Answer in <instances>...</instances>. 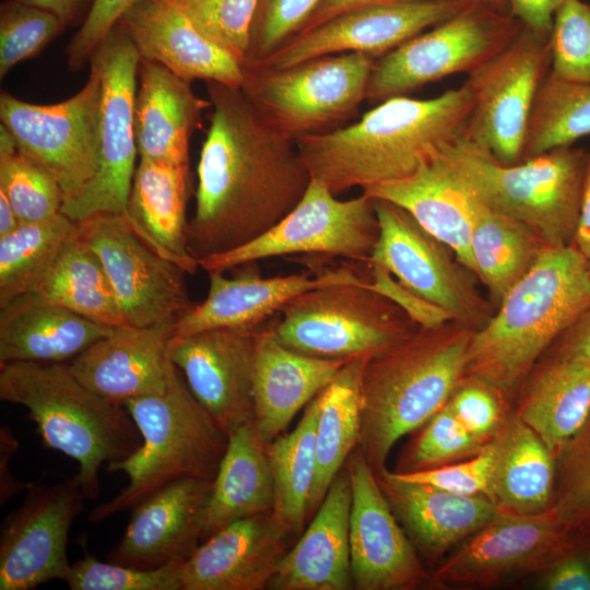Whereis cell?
Returning <instances> with one entry per match:
<instances>
[{
  "mask_svg": "<svg viewBox=\"0 0 590 590\" xmlns=\"http://www.w3.org/2000/svg\"><path fill=\"white\" fill-rule=\"evenodd\" d=\"M473 3H479L491 8L500 13L509 14V7L507 0H465Z\"/></svg>",
  "mask_w": 590,
  "mask_h": 590,
  "instance_id": "cell-63",
  "label": "cell"
},
{
  "mask_svg": "<svg viewBox=\"0 0 590 590\" xmlns=\"http://www.w3.org/2000/svg\"><path fill=\"white\" fill-rule=\"evenodd\" d=\"M574 245L587 259L590 255V151L587 152L580 220Z\"/></svg>",
  "mask_w": 590,
  "mask_h": 590,
  "instance_id": "cell-61",
  "label": "cell"
},
{
  "mask_svg": "<svg viewBox=\"0 0 590 590\" xmlns=\"http://www.w3.org/2000/svg\"><path fill=\"white\" fill-rule=\"evenodd\" d=\"M274 486L267 456L253 420L228 436V444L213 480L202 541L222 528L271 511Z\"/></svg>",
  "mask_w": 590,
  "mask_h": 590,
  "instance_id": "cell-35",
  "label": "cell"
},
{
  "mask_svg": "<svg viewBox=\"0 0 590 590\" xmlns=\"http://www.w3.org/2000/svg\"><path fill=\"white\" fill-rule=\"evenodd\" d=\"M418 328L368 281L307 291L285 304L274 319L275 335L288 349L344 361L376 356Z\"/></svg>",
  "mask_w": 590,
  "mask_h": 590,
  "instance_id": "cell-8",
  "label": "cell"
},
{
  "mask_svg": "<svg viewBox=\"0 0 590 590\" xmlns=\"http://www.w3.org/2000/svg\"><path fill=\"white\" fill-rule=\"evenodd\" d=\"M85 497L75 477L35 482L0 528V590H32L68 577L69 531Z\"/></svg>",
  "mask_w": 590,
  "mask_h": 590,
  "instance_id": "cell-17",
  "label": "cell"
},
{
  "mask_svg": "<svg viewBox=\"0 0 590 590\" xmlns=\"http://www.w3.org/2000/svg\"><path fill=\"white\" fill-rule=\"evenodd\" d=\"M495 460L488 498L502 510L532 515L550 509L555 483V455L516 413L506 416L492 439Z\"/></svg>",
  "mask_w": 590,
  "mask_h": 590,
  "instance_id": "cell-34",
  "label": "cell"
},
{
  "mask_svg": "<svg viewBox=\"0 0 590 590\" xmlns=\"http://www.w3.org/2000/svg\"><path fill=\"white\" fill-rule=\"evenodd\" d=\"M259 327L211 329L174 337L172 341L174 364L192 394L227 436L253 420Z\"/></svg>",
  "mask_w": 590,
  "mask_h": 590,
  "instance_id": "cell-21",
  "label": "cell"
},
{
  "mask_svg": "<svg viewBox=\"0 0 590 590\" xmlns=\"http://www.w3.org/2000/svg\"><path fill=\"white\" fill-rule=\"evenodd\" d=\"M274 319L275 315L258 329L253 368V424L266 445L284 434L295 415L349 362L288 349L275 335Z\"/></svg>",
  "mask_w": 590,
  "mask_h": 590,
  "instance_id": "cell-27",
  "label": "cell"
},
{
  "mask_svg": "<svg viewBox=\"0 0 590 590\" xmlns=\"http://www.w3.org/2000/svg\"><path fill=\"white\" fill-rule=\"evenodd\" d=\"M434 156L412 174L362 192L403 208L474 274L471 235L481 203Z\"/></svg>",
  "mask_w": 590,
  "mask_h": 590,
  "instance_id": "cell-33",
  "label": "cell"
},
{
  "mask_svg": "<svg viewBox=\"0 0 590 590\" xmlns=\"http://www.w3.org/2000/svg\"><path fill=\"white\" fill-rule=\"evenodd\" d=\"M551 72L564 80L590 82V4L568 0L556 12L550 33Z\"/></svg>",
  "mask_w": 590,
  "mask_h": 590,
  "instance_id": "cell-49",
  "label": "cell"
},
{
  "mask_svg": "<svg viewBox=\"0 0 590 590\" xmlns=\"http://www.w3.org/2000/svg\"><path fill=\"white\" fill-rule=\"evenodd\" d=\"M210 101L166 67L141 59L134 101V133L140 158L177 164L189 161L190 139Z\"/></svg>",
  "mask_w": 590,
  "mask_h": 590,
  "instance_id": "cell-32",
  "label": "cell"
},
{
  "mask_svg": "<svg viewBox=\"0 0 590 590\" xmlns=\"http://www.w3.org/2000/svg\"><path fill=\"white\" fill-rule=\"evenodd\" d=\"M0 191L11 202L20 223L48 220L61 213L63 192L54 176L20 152L0 127Z\"/></svg>",
  "mask_w": 590,
  "mask_h": 590,
  "instance_id": "cell-43",
  "label": "cell"
},
{
  "mask_svg": "<svg viewBox=\"0 0 590 590\" xmlns=\"http://www.w3.org/2000/svg\"><path fill=\"white\" fill-rule=\"evenodd\" d=\"M176 1L201 32L229 51L244 67L248 63L260 0Z\"/></svg>",
  "mask_w": 590,
  "mask_h": 590,
  "instance_id": "cell-48",
  "label": "cell"
},
{
  "mask_svg": "<svg viewBox=\"0 0 590 590\" xmlns=\"http://www.w3.org/2000/svg\"><path fill=\"white\" fill-rule=\"evenodd\" d=\"M0 399L24 406L43 444L76 461L75 477L86 500L101 494L102 465L128 458L142 444L125 405L87 388L68 364L1 366Z\"/></svg>",
  "mask_w": 590,
  "mask_h": 590,
  "instance_id": "cell-5",
  "label": "cell"
},
{
  "mask_svg": "<svg viewBox=\"0 0 590 590\" xmlns=\"http://www.w3.org/2000/svg\"><path fill=\"white\" fill-rule=\"evenodd\" d=\"M589 307L586 257L574 244L547 246L496 314L473 331L465 376L488 382L506 397Z\"/></svg>",
  "mask_w": 590,
  "mask_h": 590,
  "instance_id": "cell-3",
  "label": "cell"
},
{
  "mask_svg": "<svg viewBox=\"0 0 590 590\" xmlns=\"http://www.w3.org/2000/svg\"><path fill=\"white\" fill-rule=\"evenodd\" d=\"M123 405L142 444L128 458L107 464V471L125 473L128 484L90 511L92 523L131 510L174 481H213L228 444L227 434L196 399L180 373L164 393L134 398Z\"/></svg>",
  "mask_w": 590,
  "mask_h": 590,
  "instance_id": "cell-7",
  "label": "cell"
},
{
  "mask_svg": "<svg viewBox=\"0 0 590 590\" xmlns=\"http://www.w3.org/2000/svg\"><path fill=\"white\" fill-rule=\"evenodd\" d=\"M35 5L56 14L67 26L78 21L92 5L93 0H14Z\"/></svg>",
  "mask_w": 590,
  "mask_h": 590,
  "instance_id": "cell-60",
  "label": "cell"
},
{
  "mask_svg": "<svg viewBox=\"0 0 590 590\" xmlns=\"http://www.w3.org/2000/svg\"><path fill=\"white\" fill-rule=\"evenodd\" d=\"M552 354L590 367V307L555 341Z\"/></svg>",
  "mask_w": 590,
  "mask_h": 590,
  "instance_id": "cell-57",
  "label": "cell"
},
{
  "mask_svg": "<svg viewBox=\"0 0 590 590\" xmlns=\"http://www.w3.org/2000/svg\"><path fill=\"white\" fill-rule=\"evenodd\" d=\"M587 152L562 148L504 164L459 137L434 157L485 208L527 225L548 246H568L579 226Z\"/></svg>",
  "mask_w": 590,
  "mask_h": 590,
  "instance_id": "cell-6",
  "label": "cell"
},
{
  "mask_svg": "<svg viewBox=\"0 0 590 590\" xmlns=\"http://www.w3.org/2000/svg\"><path fill=\"white\" fill-rule=\"evenodd\" d=\"M320 1L260 0L246 66L262 61L300 32Z\"/></svg>",
  "mask_w": 590,
  "mask_h": 590,
  "instance_id": "cell-51",
  "label": "cell"
},
{
  "mask_svg": "<svg viewBox=\"0 0 590 590\" xmlns=\"http://www.w3.org/2000/svg\"><path fill=\"white\" fill-rule=\"evenodd\" d=\"M175 324L114 327L69 368L83 385L117 404L164 393L179 374L170 355Z\"/></svg>",
  "mask_w": 590,
  "mask_h": 590,
  "instance_id": "cell-23",
  "label": "cell"
},
{
  "mask_svg": "<svg viewBox=\"0 0 590 590\" xmlns=\"http://www.w3.org/2000/svg\"><path fill=\"white\" fill-rule=\"evenodd\" d=\"M118 25L141 59L155 61L185 81L236 88L244 84V64L201 32L176 0L139 2L125 12Z\"/></svg>",
  "mask_w": 590,
  "mask_h": 590,
  "instance_id": "cell-24",
  "label": "cell"
},
{
  "mask_svg": "<svg viewBox=\"0 0 590 590\" xmlns=\"http://www.w3.org/2000/svg\"><path fill=\"white\" fill-rule=\"evenodd\" d=\"M494 460L495 447L491 440L476 455L459 463L408 473L390 472L394 477L406 482L429 485L460 495L487 496Z\"/></svg>",
  "mask_w": 590,
  "mask_h": 590,
  "instance_id": "cell-52",
  "label": "cell"
},
{
  "mask_svg": "<svg viewBox=\"0 0 590 590\" xmlns=\"http://www.w3.org/2000/svg\"><path fill=\"white\" fill-rule=\"evenodd\" d=\"M473 107L467 83L432 98L393 96L358 120L296 140L311 178L334 194L403 178L461 137Z\"/></svg>",
  "mask_w": 590,
  "mask_h": 590,
  "instance_id": "cell-2",
  "label": "cell"
},
{
  "mask_svg": "<svg viewBox=\"0 0 590 590\" xmlns=\"http://www.w3.org/2000/svg\"><path fill=\"white\" fill-rule=\"evenodd\" d=\"M102 82L90 64L86 84L56 104H33L0 94V121L15 148L45 167L63 192V204L91 182L98 165Z\"/></svg>",
  "mask_w": 590,
  "mask_h": 590,
  "instance_id": "cell-14",
  "label": "cell"
},
{
  "mask_svg": "<svg viewBox=\"0 0 590 590\" xmlns=\"http://www.w3.org/2000/svg\"><path fill=\"white\" fill-rule=\"evenodd\" d=\"M250 269L235 276H225L222 272L208 273L210 283L205 299L194 304L177 320L175 337L219 328H256L307 291L326 285L361 284L366 281L347 267L327 270L316 275L292 273L272 278H263L257 270Z\"/></svg>",
  "mask_w": 590,
  "mask_h": 590,
  "instance_id": "cell-26",
  "label": "cell"
},
{
  "mask_svg": "<svg viewBox=\"0 0 590 590\" xmlns=\"http://www.w3.org/2000/svg\"><path fill=\"white\" fill-rule=\"evenodd\" d=\"M78 223L62 213L39 222L21 223L0 237V307L35 292Z\"/></svg>",
  "mask_w": 590,
  "mask_h": 590,
  "instance_id": "cell-41",
  "label": "cell"
},
{
  "mask_svg": "<svg viewBox=\"0 0 590 590\" xmlns=\"http://www.w3.org/2000/svg\"><path fill=\"white\" fill-rule=\"evenodd\" d=\"M317 396L306 405L295 428L269 445L267 456L274 486L272 512L293 536H299L308 521V508L316 477Z\"/></svg>",
  "mask_w": 590,
  "mask_h": 590,
  "instance_id": "cell-40",
  "label": "cell"
},
{
  "mask_svg": "<svg viewBox=\"0 0 590 590\" xmlns=\"http://www.w3.org/2000/svg\"><path fill=\"white\" fill-rule=\"evenodd\" d=\"M396 516L423 554L438 557L469 539L500 510L485 495H460L394 477L385 468L376 473Z\"/></svg>",
  "mask_w": 590,
  "mask_h": 590,
  "instance_id": "cell-31",
  "label": "cell"
},
{
  "mask_svg": "<svg viewBox=\"0 0 590 590\" xmlns=\"http://www.w3.org/2000/svg\"><path fill=\"white\" fill-rule=\"evenodd\" d=\"M568 0H507L509 14L523 26L551 33L553 20Z\"/></svg>",
  "mask_w": 590,
  "mask_h": 590,
  "instance_id": "cell-56",
  "label": "cell"
},
{
  "mask_svg": "<svg viewBox=\"0 0 590 590\" xmlns=\"http://www.w3.org/2000/svg\"><path fill=\"white\" fill-rule=\"evenodd\" d=\"M588 135L590 82L564 80L550 71L533 103L521 161L573 146Z\"/></svg>",
  "mask_w": 590,
  "mask_h": 590,
  "instance_id": "cell-42",
  "label": "cell"
},
{
  "mask_svg": "<svg viewBox=\"0 0 590 590\" xmlns=\"http://www.w3.org/2000/svg\"><path fill=\"white\" fill-rule=\"evenodd\" d=\"M369 268L373 280L368 281V286L399 306L420 328L437 327L453 320L445 309L412 293L385 269Z\"/></svg>",
  "mask_w": 590,
  "mask_h": 590,
  "instance_id": "cell-54",
  "label": "cell"
},
{
  "mask_svg": "<svg viewBox=\"0 0 590 590\" xmlns=\"http://www.w3.org/2000/svg\"><path fill=\"white\" fill-rule=\"evenodd\" d=\"M486 444L475 439L446 404L405 447L394 472L432 469L476 455Z\"/></svg>",
  "mask_w": 590,
  "mask_h": 590,
  "instance_id": "cell-45",
  "label": "cell"
},
{
  "mask_svg": "<svg viewBox=\"0 0 590 590\" xmlns=\"http://www.w3.org/2000/svg\"><path fill=\"white\" fill-rule=\"evenodd\" d=\"M413 0H321L300 32L310 30L333 16L350 10L371 5L389 4ZM298 32V33H300Z\"/></svg>",
  "mask_w": 590,
  "mask_h": 590,
  "instance_id": "cell-59",
  "label": "cell"
},
{
  "mask_svg": "<svg viewBox=\"0 0 590 590\" xmlns=\"http://www.w3.org/2000/svg\"><path fill=\"white\" fill-rule=\"evenodd\" d=\"M111 330L35 292L26 293L0 307V367L67 364Z\"/></svg>",
  "mask_w": 590,
  "mask_h": 590,
  "instance_id": "cell-30",
  "label": "cell"
},
{
  "mask_svg": "<svg viewBox=\"0 0 590 590\" xmlns=\"http://www.w3.org/2000/svg\"><path fill=\"white\" fill-rule=\"evenodd\" d=\"M141 57L117 24L98 45L90 64L102 82L98 165L91 182L61 213L79 223L97 214H125L138 155L134 101Z\"/></svg>",
  "mask_w": 590,
  "mask_h": 590,
  "instance_id": "cell-12",
  "label": "cell"
},
{
  "mask_svg": "<svg viewBox=\"0 0 590 590\" xmlns=\"http://www.w3.org/2000/svg\"><path fill=\"white\" fill-rule=\"evenodd\" d=\"M20 447L19 439L8 426L0 427V505L27 491L34 481H21L10 472L9 463Z\"/></svg>",
  "mask_w": 590,
  "mask_h": 590,
  "instance_id": "cell-58",
  "label": "cell"
},
{
  "mask_svg": "<svg viewBox=\"0 0 590 590\" xmlns=\"http://www.w3.org/2000/svg\"><path fill=\"white\" fill-rule=\"evenodd\" d=\"M213 481L181 479L141 500L107 560L142 569L182 564L202 542Z\"/></svg>",
  "mask_w": 590,
  "mask_h": 590,
  "instance_id": "cell-22",
  "label": "cell"
},
{
  "mask_svg": "<svg viewBox=\"0 0 590 590\" xmlns=\"http://www.w3.org/2000/svg\"><path fill=\"white\" fill-rule=\"evenodd\" d=\"M550 510L571 533L590 539V413L555 455Z\"/></svg>",
  "mask_w": 590,
  "mask_h": 590,
  "instance_id": "cell-44",
  "label": "cell"
},
{
  "mask_svg": "<svg viewBox=\"0 0 590 590\" xmlns=\"http://www.w3.org/2000/svg\"><path fill=\"white\" fill-rule=\"evenodd\" d=\"M345 467L352 486L350 552L354 589L410 590L426 583L430 577L358 446Z\"/></svg>",
  "mask_w": 590,
  "mask_h": 590,
  "instance_id": "cell-20",
  "label": "cell"
},
{
  "mask_svg": "<svg viewBox=\"0 0 590 590\" xmlns=\"http://www.w3.org/2000/svg\"><path fill=\"white\" fill-rule=\"evenodd\" d=\"M547 246L527 225L481 204L471 235L473 270L497 305Z\"/></svg>",
  "mask_w": 590,
  "mask_h": 590,
  "instance_id": "cell-39",
  "label": "cell"
},
{
  "mask_svg": "<svg viewBox=\"0 0 590 590\" xmlns=\"http://www.w3.org/2000/svg\"><path fill=\"white\" fill-rule=\"evenodd\" d=\"M468 3L465 0H413L350 10L297 33L266 59L249 66L281 69L345 52L379 59L451 17Z\"/></svg>",
  "mask_w": 590,
  "mask_h": 590,
  "instance_id": "cell-19",
  "label": "cell"
},
{
  "mask_svg": "<svg viewBox=\"0 0 590 590\" xmlns=\"http://www.w3.org/2000/svg\"><path fill=\"white\" fill-rule=\"evenodd\" d=\"M351 504V479L344 465L306 530L280 560L267 589H354L350 552Z\"/></svg>",
  "mask_w": 590,
  "mask_h": 590,
  "instance_id": "cell-28",
  "label": "cell"
},
{
  "mask_svg": "<svg viewBox=\"0 0 590 590\" xmlns=\"http://www.w3.org/2000/svg\"><path fill=\"white\" fill-rule=\"evenodd\" d=\"M67 25L54 13L8 0L0 9V78L39 54Z\"/></svg>",
  "mask_w": 590,
  "mask_h": 590,
  "instance_id": "cell-46",
  "label": "cell"
},
{
  "mask_svg": "<svg viewBox=\"0 0 590 590\" xmlns=\"http://www.w3.org/2000/svg\"><path fill=\"white\" fill-rule=\"evenodd\" d=\"M550 70V33L522 26L504 50L465 80L473 107L461 137L504 164L521 162L533 103Z\"/></svg>",
  "mask_w": 590,
  "mask_h": 590,
  "instance_id": "cell-13",
  "label": "cell"
},
{
  "mask_svg": "<svg viewBox=\"0 0 590 590\" xmlns=\"http://www.w3.org/2000/svg\"><path fill=\"white\" fill-rule=\"evenodd\" d=\"M369 357L349 361L317 394L316 477L308 521L361 437L362 374Z\"/></svg>",
  "mask_w": 590,
  "mask_h": 590,
  "instance_id": "cell-37",
  "label": "cell"
},
{
  "mask_svg": "<svg viewBox=\"0 0 590 590\" xmlns=\"http://www.w3.org/2000/svg\"><path fill=\"white\" fill-rule=\"evenodd\" d=\"M590 413V367L554 354L531 377L516 414L556 455Z\"/></svg>",
  "mask_w": 590,
  "mask_h": 590,
  "instance_id": "cell-36",
  "label": "cell"
},
{
  "mask_svg": "<svg viewBox=\"0 0 590 590\" xmlns=\"http://www.w3.org/2000/svg\"><path fill=\"white\" fill-rule=\"evenodd\" d=\"M375 61L345 52L281 69L248 66L241 90L268 121L296 142L342 127L357 113Z\"/></svg>",
  "mask_w": 590,
  "mask_h": 590,
  "instance_id": "cell-9",
  "label": "cell"
},
{
  "mask_svg": "<svg viewBox=\"0 0 590 590\" xmlns=\"http://www.w3.org/2000/svg\"><path fill=\"white\" fill-rule=\"evenodd\" d=\"M35 293L94 322L111 328L127 324L102 261L78 232Z\"/></svg>",
  "mask_w": 590,
  "mask_h": 590,
  "instance_id": "cell-38",
  "label": "cell"
},
{
  "mask_svg": "<svg viewBox=\"0 0 590 590\" xmlns=\"http://www.w3.org/2000/svg\"><path fill=\"white\" fill-rule=\"evenodd\" d=\"M587 270L590 278V255L587 257Z\"/></svg>",
  "mask_w": 590,
  "mask_h": 590,
  "instance_id": "cell-64",
  "label": "cell"
},
{
  "mask_svg": "<svg viewBox=\"0 0 590 590\" xmlns=\"http://www.w3.org/2000/svg\"><path fill=\"white\" fill-rule=\"evenodd\" d=\"M20 224L11 202L7 196L0 191V237L11 233Z\"/></svg>",
  "mask_w": 590,
  "mask_h": 590,
  "instance_id": "cell-62",
  "label": "cell"
},
{
  "mask_svg": "<svg viewBox=\"0 0 590 590\" xmlns=\"http://www.w3.org/2000/svg\"><path fill=\"white\" fill-rule=\"evenodd\" d=\"M189 164L140 158L123 216L156 253L193 274L200 264L188 245Z\"/></svg>",
  "mask_w": 590,
  "mask_h": 590,
  "instance_id": "cell-29",
  "label": "cell"
},
{
  "mask_svg": "<svg viewBox=\"0 0 590 590\" xmlns=\"http://www.w3.org/2000/svg\"><path fill=\"white\" fill-rule=\"evenodd\" d=\"M206 91L212 111L188 224L189 249L198 261L269 231L311 180L296 142L268 121L241 88L206 82Z\"/></svg>",
  "mask_w": 590,
  "mask_h": 590,
  "instance_id": "cell-1",
  "label": "cell"
},
{
  "mask_svg": "<svg viewBox=\"0 0 590 590\" xmlns=\"http://www.w3.org/2000/svg\"><path fill=\"white\" fill-rule=\"evenodd\" d=\"M374 203L379 233L366 263L385 269L455 321L473 330L484 326L492 315L475 286L474 274L403 208L381 199H374Z\"/></svg>",
  "mask_w": 590,
  "mask_h": 590,
  "instance_id": "cell-15",
  "label": "cell"
},
{
  "mask_svg": "<svg viewBox=\"0 0 590 590\" xmlns=\"http://www.w3.org/2000/svg\"><path fill=\"white\" fill-rule=\"evenodd\" d=\"M291 535L272 510L235 521L204 539L181 567L180 590H263Z\"/></svg>",
  "mask_w": 590,
  "mask_h": 590,
  "instance_id": "cell-25",
  "label": "cell"
},
{
  "mask_svg": "<svg viewBox=\"0 0 590 590\" xmlns=\"http://www.w3.org/2000/svg\"><path fill=\"white\" fill-rule=\"evenodd\" d=\"M473 331L455 320L418 328L366 361L358 447L375 473L386 468L399 439L447 404L465 377Z\"/></svg>",
  "mask_w": 590,
  "mask_h": 590,
  "instance_id": "cell-4",
  "label": "cell"
},
{
  "mask_svg": "<svg viewBox=\"0 0 590 590\" xmlns=\"http://www.w3.org/2000/svg\"><path fill=\"white\" fill-rule=\"evenodd\" d=\"M539 586L550 590H590V556L577 546L553 560Z\"/></svg>",
  "mask_w": 590,
  "mask_h": 590,
  "instance_id": "cell-55",
  "label": "cell"
},
{
  "mask_svg": "<svg viewBox=\"0 0 590 590\" xmlns=\"http://www.w3.org/2000/svg\"><path fill=\"white\" fill-rule=\"evenodd\" d=\"M504 403L505 396L498 389L480 378L465 376L447 405L475 439L487 444L507 416Z\"/></svg>",
  "mask_w": 590,
  "mask_h": 590,
  "instance_id": "cell-50",
  "label": "cell"
},
{
  "mask_svg": "<svg viewBox=\"0 0 590 590\" xmlns=\"http://www.w3.org/2000/svg\"><path fill=\"white\" fill-rule=\"evenodd\" d=\"M78 234L102 261L127 324L176 323L194 306L186 272L139 238L123 214L91 216Z\"/></svg>",
  "mask_w": 590,
  "mask_h": 590,
  "instance_id": "cell-16",
  "label": "cell"
},
{
  "mask_svg": "<svg viewBox=\"0 0 590 590\" xmlns=\"http://www.w3.org/2000/svg\"><path fill=\"white\" fill-rule=\"evenodd\" d=\"M374 199L341 200L311 178L299 202L273 227L237 248L199 260L205 272L225 273L259 260L291 255L367 262L378 238Z\"/></svg>",
  "mask_w": 590,
  "mask_h": 590,
  "instance_id": "cell-11",
  "label": "cell"
},
{
  "mask_svg": "<svg viewBox=\"0 0 590 590\" xmlns=\"http://www.w3.org/2000/svg\"><path fill=\"white\" fill-rule=\"evenodd\" d=\"M522 26L510 14L469 2L377 59L366 101L380 103L452 74H471L504 50Z\"/></svg>",
  "mask_w": 590,
  "mask_h": 590,
  "instance_id": "cell-10",
  "label": "cell"
},
{
  "mask_svg": "<svg viewBox=\"0 0 590 590\" xmlns=\"http://www.w3.org/2000/svg\"><path fill=\"white\" fill-rule=\"evenodd\" d=\"M577 542V535L550 509L532 515L500 509L430 580L444 586H489L509 576L543 570Z\"/></svg>",
  "mask_w": 590,
  "mask_h": 590,
  "instance_id": "cell-18",
  "label": "cell"
},
{
  "mask_svg": "<svg viewBox=\"0 0 590 590\" xmlns=\"http://www.w3.org/2000/svg\"><path fill=\"white\" fill-rule=\"evenodd\" d=\"M80 541L83 556L71 564L64 582L71 590H180L182 564L142 569L98 560Z\"/></svg>",
  "mask_w": 590,
  "mask_h": 590,
  "instance_id": "cell-47",
  "label": "cell"
},
{
  "mask_svg": "<svg viewBox=\"0 0 590 590\" xmlns=\"http://www.w3.org/2000/svg\"><path fill=\"white\" fill-rule=\"evenodd\" d=\"M145 0H93L80 28L67 47V62L78 71L90 62L104 38L118 24L120 17L134 4Z\"/></svg>",
  "mask_w": 590,
  "mask_h": 590,
  "instance_id": "cell-53",
  "label": "cell"
}]
</instances>
